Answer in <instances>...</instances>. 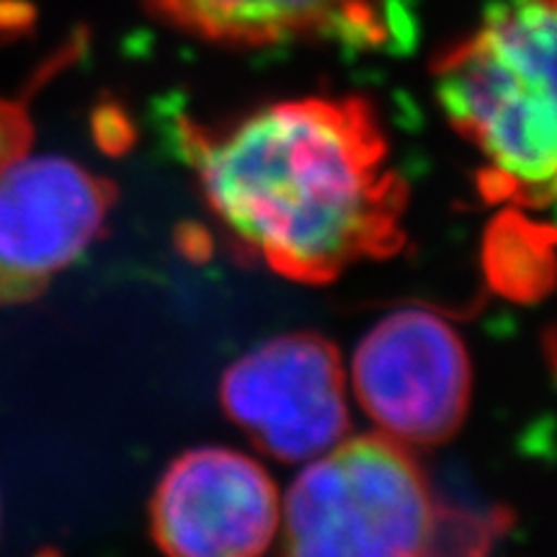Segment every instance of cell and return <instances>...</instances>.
Wrapping results in <instances>:
<instances>
[{
	"instance_id": "cell-1",
	"label": "cell",
	"mask_w": 557,
	"mask_h": 557,
	"mask_svg": "<svg viewBox=\"0 0 557 557\" xmlns=\"http://www.w3.org/2000/svg\"><path fill=\"white\" fill-rule=\"evenodd\" d=\"M176 145L243 253L297 284H331L408 243V184L364 96H305L230 127L173 120Z\"/></svg>"
},
{
	"instance_id": "cell-2",
	"label": "cell",
	"mask_w": 557,
	"mask_h": 557,
	"mask_svg": "<svg viewBox=\"0 0 557 557\" xmlns=\"http://www.w3.org/2000/svg\"><path fill=\"white\" fill-rule=\"evenodd\" d=\"M555 0H496L470 37L434 60V94L485 165L487 205L555 201Z\"/></svg>"
},
{
	"instance_id": "cell-3",
	"label": "cell",
	"mask_w": 557,
	"mask_h": 557,
	"mask_svg": "<svg viewBox=\"0 0 557 557\" xmlns=\"http://www.w3.org/2000/svg\"><path fill=\"white\" fill-rule=\"evenodd\" d=\"M511 521L504 508L442 504L400 438L369 434L338 442L292 483L282 549L299 557L487 555Z\"/></svg>"
},
{
	"instance_id": "cell-4",
	"label": "cell",
	"mask_w": 557,
	"mask_h": 557,
	"mask_svg": "<svg viewBox=\"0 0 557 557\" xmlns=\"http://www.w3.org/2000/svg\"><path fill=\"white\" fill-rule=\"evenodd\" d=\"M354 393L382 434L403 444L449 442L472 400V364L455 325L426 308L389 312L361 338Z\"/></svg>"
},
{
	"instance_id": "cell-5",
	"label": "cell",
	"mask_w": 557,
	"mask_h": 557,
	"mask_svg": "<svg viewBox=\"0 0 557 557\" xmlns=\"http://www.w3.org/2000/svg\"><path fill=\"white\" fill-rule=\"evenodd\" d=\"M225 413L256 447L282 462L315 459L351 426L336 344L320 333H284L243 354L220 382Z\"/></svg>"
},
{
	"instance_id": "cell-6",
	"label": "cell",
	"mask_w": 557,
	"mask_h": 557,
	"mask_svg": "<svg viewBox=\"0 0 557 557\" xmlns=\"http://www.w3.org/2000/svg\"><path fill=\"white\" fill-rule=\"evenodd\" d=\"M111 178L62 156L26 152L0 169V305L39 297L103 235Z\"/></svg>"
},
{
	"instance_id": "cell-7",
	"label": "cell",
	"mask_w": 557,
	"mask_h": 557,
	"mask_svg": "<svg viewBox=\"0 0 557 557\" xmlns=\"http://www.w3.org/2000/svg\"><path fill=\"white\" fill-rule=\"evenodd\" d=\"M282 524L274 480L256 459L199 447L173 459L150 498V537L178 557H253Z\"/></svg>"
},
{
	"instance_id": "cell-8",
	"label": "cell",
	"mask_w": 557,
	"mask_h": 557,
	"mask_svg": "<svg viewBox=\"0 0 557 557\" xmlns=\"http://www.w3.org/2000/svg\"><path fill=\"white\" fill-rule=\"evenodd\" d=\"M173 29L230 47L338 41L351 50H389L408 18L398 0H145Z\"/></svg>"
},
{
	"instance_id": "cell-9",
	"label": "cell",
	"mask_w": 557,
	"mask_h": 557,
	"mask_svg": "<svg viewBox=\"0 0 557 557\" xmlns=\"http://www.w3.org/2000/svg\"><path fill=\"white\" fill-rule=\"evenodd\" d=\"M555 230L506 205L485 230L483 271L493 292L513 302L534 305L555 284Z\"/></svg>"
},
{
	"instance_id": "cell-10",
	"label": "cell",
	"mask_w": 557,
	"mask_h": 557,
	"mask_svg": "<svg viewBox=\"0 0 557 557\" xmlns=\"http://www.w3.org/2000/svg\"><path fill=\"white\" fill-rule=\"evenodd\" d=\"M83 47H86L83 37L70 39L67 45L54 50L50 58L34 70L32 78L24 83V88L16 96L0 94V169L34 150L37 127H34L32 120V103L47 88V83L58 78L62 70H67L81 58Z\"/></svg>"
}]
</instances>
